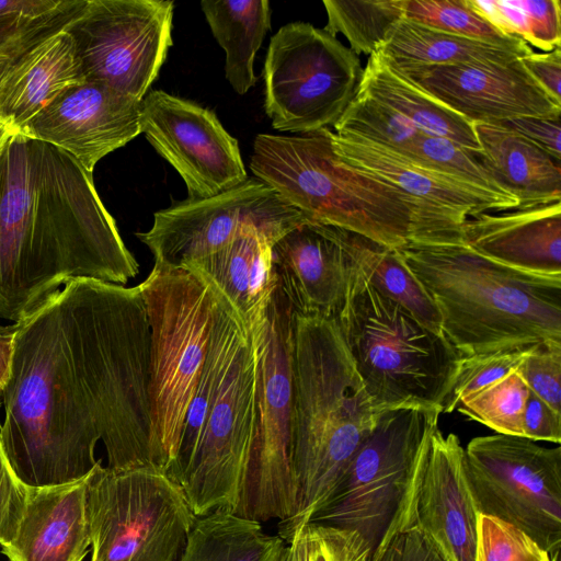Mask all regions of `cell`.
<instances>
[{
  "label": "cell",
  "mask_w": 561,
  "mask_h": 561,
  "mask_svg": "<svg viewBox=\"0 0 561 561\" xmlns=\"http://www.w3.org/2000/svg\"><path fill=\"white\" fill-rule=\"evenodd\" d=\"M141 133L183 179L188 198H207L249 178L238 141L209 108L161 90L141 101Z\"/></svg>",
  "instance_id": "obj_16"
},
{
  "label": "cell",
  "mask_w": 561,
  "mask_h": 561,
  "mask_svg": "<svg viewBox=\"0 0 561 561\" xmlns=\"http://www.w3.org/2000/svg\"><path fill=\"white\" fill-rule=\"evenodd\" d=\"M527 18L526 44L551 51L561 44L559 0H520Z\"/></svg>",
  "instance_id": "obj_43"
},
{
  "label": "cell",
  "mask_w": 561,
  "mask_h": 561,
  "mask_svg": "<svg viewBox=\"0 0 561 561\" xmlns=\"http://www.w3.org/2000/svg\"><path fill=\"white\" fill-rule=\"evenodd\" d=\"M256 356V425L234 514L283 522L296 507L291 468L293 340L295 311L276 283L247 325Z\"/></svg>",
  "instance_id": "obj_9"
},
{
  "label": "cell",
  "mask_w": 561,
  "mask_h": 561,
  "mask_svg": "<svg viewBox=\"0 0 561 561\" xmlns=\"http://www.w3.org/2000/svg\"><path fill=\"white\" fill-rule=\"evenodd\" d=\"M277 561H306V541L302 529L285 546Z\"/></svg>",
  "instance_id": "obj_49"
},
{
  "label": "cell",
  "mask_w": 561,
  "mask_h": 561,
  "mask_svg": "<svg viewBox=\"0 0 561 561\" xmlns=\"http://www.w3.org/2000/svg\"><path fill=\"white\" fill-rule=\"evenodd\" d=\"M351 257L345 296L333 319L374 405L443 413L461 357L444 335L377 291Z\"/></svg>",
  "instance_id": "obj_6"
},
{
  "label": "cell",
  "mask_w": 561,
  "mask_h": 561,
  "mask_svg": "<svg viewBox=\"0 0 561 561\" xmlns=\"http://www.w3.org/2000/svg\"><path fill=\"white\" fill-rule=\"evenodd\" d=\"M293 381L296 507L278 524L286 543L328 501L379 412L333 318L295 312Z\"/></svg>",
  "instance_id": "obj_4"
},
{
  "label": "cell",
  "mask_w": 561,
  "mask_h": 561,
  "mask_svg": "<svg viewBox=\"0 0 561 561\" xmlns=\"http://www.w3.org/2000/svg\"><path fill=\"white\" fill-rule=\"evenodd\" d=\"M516 131L545 150L552 158L561 159V127L560 119L538 117H515L497 123Z\"/></svg>",
  "instance_id": "obj_45"
},
{
  "label": "cell",
  "mask_w": 561,
  "mask_h": 561,
  "mask_svg": "<svg viewBox=\"0 0 561 561\" xmlns=\"http://www.w3.org/2000/svg\"><path fill=\"white\" fill-rule=\"evenodd\" d=\"M170 0H79L64 27L85 81L142 101L172 46Z\"/></svg>",
  "instance_id": "obj_14"
},
{
  "label": "cell",
  "mask_w": 561,
  "mask_h": 561,
  "mask_svg": "<svg viewBox=\"0 0 561 561\" xmlns=\"http://www.w3.org/2000/svg\"><path fill=\"white\" fill-rule=\"evenodd\" d=\"M201 8L226 53V79L238 94L247 93L257 80L254 58L271 28L270 2L203 0Z\"/></svg>",
  "instance_id": "obj_29"
},
{
  "label": "cell",
  "mask_w": 561,
  "mask_h": 561,
  "mask_svg": "<svg viewBox=\"0 0 561 561\" xmlns=\"http://www.w3.org/2000/svg\"><path fill=\"white\" fill-rule=\"evenodd\" d=\"M91 561H178L197 518L181 485L154 468L87 478Z\"/></svg>",
  "instance_id": "obj_10"
},
{
  "label": "cell",
  "mask_w": 561,
  "mask_h": 561,
  "mask_svg": "<svg viewBox=\"0 0 561 561\" xmlns=\"http://www.w3.org/2000/svg\"><path fill=\"white\" fill-rule=\"evenodd\" d=\"M272 247L266 237L250 231L182 267L202 273L248 325L260 312L276 283Z\"/></svg>",
  "instance_id": "obj_26"
},
{
  "label": "cell",
  "mask_w": 561,
  "mask_h": 561,
  "mask_svg": "<svg viewBox=\"0 0 561 561\" xmlns=\"http://www.w3.org/2000/svg\"><path fill=\"white\" fill-rule=\"evenodd\" d=\"M15 324L0 325V392L10 374L14 352Z\"/></svg>",
  "instance_id": "obj_48"
},
{
  "label": "cell",
  "mask_w": 561,
  "mask_h": 561,
  "mask_svg": "<svg viewBox=\"0 0 561 561\" xmlns=\"http://www.w3.org/2000/svg\"><path fill=\"white\" fill-rule=\"evenodd\" d=\"M530 392L561 413V342L533 346L518 366Z\"/></svg>",
  "instance_id": "obj_40"
},
{
  "label": "cell",
  "mask_w": 561,
  "mask_h": 561,
  "mask_svg": "<svg viewBox=\"0 0 561 561\" xmlns=\"http://www.w3.org/2000/svg\"><path fill=\"white\" fill-rule=\"evenodd\" d=\"M64 25L0 69V121L16 133L26 134L48 105L85 81L75 41Z\"/></svg>",
  "instance_id": "obj_22"
},
{
  "label": "cell",
  "mask_w": 561,
  "mask_h": 561,
  "mask_svg": "<svg viewBox=\"0 0 561 561\" xmlns=\"http://www.w3.org/2000/svg\"><path fill=\"white\" fill-rule=\"evenodd\" d=\"M306 561H368L371 550L356 531L318 523L302 528Z\"/></svg>",
  "instance_id": "obj_41"
},
{
  "label": "cell",
  "mask_w": 561,
  "mask_h": 561,
  "mask_svg": "<svg viewBox=\"0 0 561 561\" xmlns=\"http://www.w3.org/2000/svg\"><path fill=\"white\" fill-rule=\"evenodd\" d=\"M465 478L478 514L507 523L549 553L561 548V447L493 434L463 448Z\"/></svg>",
  "instance_id": "obj_12"
},
{
  "label": "cell",
  "mask_w": 561,
  "mask_h": 561,
  "mask_svg": "<svg viewBox=\"0 0 561 561\" xmlns=\"http://www.w3.org/2000/svg\"><path fill=\"white\" fill-rule=\"evenodd\" d=\"M529 388L518 368L463 399L456 409L497 434L524 437Z\"/></svg>",
  "instance_id": "obj_33"
},
{
  "label": "cell",
  "mask_w": 561,
  "mask_h": 561,
  "mask_svg": "<svg viewBox=\"0 0 561 561\" xmlns=\"http://www.w3.org/2000/svg\"><path fill=\"white\" fill-rule=\"evenodd\" d=\"M477 561H560L518 528L478 514Z\"/></svg>",
  "instance_id": "obj_38"
},
{
  "label": "cell",
  "mask_w": 561,
  "mask_h": 561,
  "mask_svg": "<svg viewBox=\"0 0 561 561\" xmlns=\"http://www.w3.org/2000/svg\"><path fill=\"white\" fill-rule=\"evenodd\" d=\"M397 252L460 357L561 342V276L506 266L465 242L410 243Z\"/></svg>",
  "instance_id": "obj_5"
},
{
  "label": "cell",
  "mask_w": 561,
  "mask_h": 561,
  "mask_svg": "<svg viewBox=\"0 0 561 561\" xmlns=\"http://www.w3.org/2000/svg\"><path fill=\"white\" fill-rule=\"evenodd\" d=\"M79 0H0V47L64 25Z\"/></svg>",
  "instance_id": "obj_37"
},
{
  "label": "cell",
  "mask_w": 561,
  "mask_h": 561,
  "mask_svg": "<svg viewBox=\"0 0 561 561\" xmlns=\"http://www.w3.org/2000/svg\"><path fill=\"white\" fill-rule=\"evenodd\" d=\"M26 497L24 486L13 474L0 446V546L10 543L20 525Z\"/></svg>",
  "instance_id": "obj_44"
},
{
  "label": "cell",
  "mask_w": 561,
  "mask_h": 561,
  "mask_svg": "<svg viewBox=\"0 0 561 561\" xmlns=\"http://www.w3.org/2000/svg\"><path fill=\"white\" fill-rule=\"evenodd\" d=\"M391 67L471 124L515 117L560 119L561 105L538 85L519 58L504 64Z\"/></svg>",
  "instance_id": "obj_17"
},
{
  "label": "cell",
  "mask_w": 561,
  "mask_h": 561,
  "mask_svg": "<svg viewBox=\"0 0 561 561\" xmlns=\"http://www.w3.org/2000/svg\"><path fill=\"white\" fill-rule=\"evenodd\" d=\"M407 525L423 530L447 561H477L478 513L465 478L463 447L438 426L422 454Z\"/></svg>",
  "instance_id": "obj_19"
},
{
  "label": "cell",
  "mask_w": 561,
  "mask_h": 561,
  "mask_svg": "<svg viewBox=\"0 0 561 561\" xmlns=\"http://www.w3.org/2000/svg\"><path fill=\"white\" fill-rule=\"evenodd\" d=\"M330 128L299 136L259 134L250 169L308 220L398 250L410 243H461L467 219L344 162Z\"/></svg>",
  "instance_id": "obj_3"
},
{
  "label": "cell",
  "mask_w": 561,
  "mask_h": 561,
  "mask_svg": "<svg viewBox=\"0 0 561 561\" xmlns=\"http://www.w3.org/2000/svg\"><path fill=\"white\" fill-rule=\"evenodd\" d=\"M477 151L463 148L450 139L419 131L400 154L478 187L516 198L500 186L492 171L478 157Z\"/></svg>",
  "instance_id": "obj_36"
},
{
  "label": "cell",
  "mask_w": 561,
  "mask_h": 561,
  "mask_svg": "<svg viewBox=\"0 0 561 561\" xmlns=\"http://www.w3.org/2000/svg\"><path fill=\"white\" fill-rule=\"evenodd\" d=\"M359 57L310 23L282 26L265 57L264 107L274 129L309 134L334 126L353 99Z\"/></svg>",
  "instance_id": "obj_11"
},
{
  "label": "cell",
  "mask_w": 561,
  "mask_h": 561,
  "mask_svg": "<svg viewBox=\"0 0 561 561\" xmlns=\"http://www.w3.org/2000/svg\"><path fill=\"white\" fill-rule=\"evenodd\" d=\"M356 91L387 105L424 134L480 150L473 125L401 76L378 48L368 57Z\"/></svg>",
  "instance_id": "obj_27"
},
{
  "label": "cell",
  "mask_w": 561,
  "mask_h": 561,
  "mask_svg": "<svg viewBox=\"0 0 561 561\" xmlns=\"http://www.w3.org/2000/svg\"><path fill=\"white\" fill-rule=\"evenodd\" d=\"M404 18L426 27L492 44L531 49L506 36L473 11L466 0H405Z\"/></svg>",
  "instance_id": "obj_34"
},
{
  "label": "cell",
  "mask_w": 561,
  "mask_h": 561,
  "mask_svg": "<svg viewBox=\"0 0 561 561\" xmlns=\"http://www.w3.org/2000/svg\"><path fill=\"white\" fill-rule=\"evenodd\" d=\"M520 62L538 83V85L548 94V96L558 105H561V49L554 48L547 53H534L520 57Z\"/></svg>",
  "instance_id": "obj_47"
},
{
  "label": "cell",
  "mask_w": 561,
  "mask_h": 561,
  "mask_svg": "<svg viewBox=\"0 0 561 561\" xmlns=\"http://www.w3.org/2000/svg\"><path fill=\"white\" fill-rule=\"evenodd\" d=\"M0 407H2V403H1V392H0Z\"/></svg>",
  "instance_id": "obj_51"
},
{
  "label": "cell",
  "mask_w": 561,
  "mask_h": 561,
  "mask_svg": "<svg viewBox=\"0 0 561 561\" xmlns=\"http://www.w3.org/2000/svg\"><path fill=\"white\" fill-rule=\"evenodd\" d=\"M138 272L92 173L12 134L0 153V317L21 321L73 279L126 285Z\"/></svg>",
  "instance_id": "obj_2"
},
{
  "label": "cell",
  "mask_w": 561,
  "mask_h": 561,
  "mask_svg": "<svg viewBox=\"0 0 561 561\" xmlns=\"http://www.w3.org/2000/svg\"><path fill=\"white\" fill-rule=\"evenodd\" d=\"M439 415L437 409L416 405L379 411L371 432L309 523L354 530L371 553L403 528L422 454Z\"/></svg>",
  "instance_id": "obj_8"
},
{
  "label": "cell",
  "mask_w": 561,
  "mask_h": 561,
  "mask_svg": "<svg viewBox=\"0 0 561 561\" xmlns=\"http://www.w3.org/2000/svg\"><path fill=\"white\" fill-rule=\"evenodd\" d=\"M308 220L271 186L257 179L207 198H187L153 215V224L137 237L161 268H178L201 260L239 236L256 231L273 244Z\"/></svg>",
  "instance_id": "obj_15"
},
{
  "label": "cell",
  "mask_w": 561,
  "mask_h": 561,
  "mask_svg": "<svg viewBox=\"0 0 561 561\" xmlns=\"http://www.w3.org/2000/svg\"><path fill=\"white\" fill-rule=\"evenodd\" d=\"M141 101L84 81L55 100L26 134L72 157L92 173L96 163L141 133Z\"/></svg>",
  "instance_id": "obj_18"
},
{
  "label": "cell",
  "mask_w": 561,
  "mask_h": 561,
  "mask_svg": "<svg viewBox=\"0 0 561 561\" xmlns=\"http://www.w3.org/2000/svg\"><path fill=\"white\" fill-rule=\"evenodd\" d=\"M150 330L151 454L167 473L203 370L215 314V289L190 267L153 266L140 283Z\"/></svg>",
  "instance_id": "obj_7"
},
{
  "label": "cell",
  "mask_w": 561,
  "mask_h": 561,
  "mask_svg": "<svg viewBox=\"0 0 561 561\" xmlns=\"http://www.w3.org/2000/svg\"><path fill=\"white\" fill-rule=\"evenodd\" d=\"M463 242L506 266L561 276V202L527 209L481 213L461 227Z\"/></svg>",
  "instance_id": "obj_23"
},
{
  "label": "cell",
  "mask_w": 561,
  "mask_h": 561,
  "mask_svg": "<svg viewBox=\"0 0 561 561\" xmlns=\"http://www.w3.org/2000/svg\"><path fill=\"white\" fill-rule=\"evenodd\" d=\"M330 139L334 152L347 164L462 217L511 210L518 206L517 198L478 187L359 137L330 131Z\"/></svg>",
  "instance_id": "obj_21"
},
{
  "label": "cell",
  "mask_w": 561,
  "mask_h": 561,
  "mask_svg": "<svg viewBox=\"0 0 561 561\" xmlns=\"http://www.w3.org/2000/svg\"><path fill=\"white\" fill-rule=\"evenodd\" d=\"M15 324L0 446L26 488L154 468L150 330L140 284L73 279ZM156 469V468H154Z\"/></svg>",
  "instance_id": "obj_1"
},
{
  "label": "cell",
  "mask_w": 561,
  "mask_h": 561,
  "mask_svg": "<svg viewBox=\"0 0 561 561\" xmlns=\"http://www.w3.org/2000/svg\"><path fill=\"white\" fill-rule=\"evenodd\" d=\"M530 348L461 357L443 413L454 411L467 397L518 368Z\"/></svg>",
  "instance_id": "obj_39"
},
{
  "label": "cell",
  "mask_w": 561,
  "mask_h": 561,
  "mask_svg": "<svg viewBox=\"0 0 561 561\" xmlns=\"http://www.w3.org/2000/svg\"><path fill=\"white\" fill-rule=\"evenodd\" d=\"M346 230L306 220L272 247V266L294 311L333 318L352 268Z\"/></svg>",
  "instance_id": "obj_20"
},
{
  "label": "cell",
  "mask_w": 561,
  "mask_h": 561,
  "mask_svg": "<svg viewBox=\"0 0 561 561\" xmlns=\"http://www.w3.org/2000/svg\"><path fill=\"white\" fill-rule=\"evenodd\" d=\"M87 478L26 488L23 515L13 540L2 547L9 561H82L91 546Z\"/></svg>",
  "instance_id": "obj_24"
},
{
  "label": "cell",
  "mask_w": 561,
  "mask_h": 561,
  "mask_svg": "<svg viewBox=\"0 0 561 561\" xmlns=\"http://www.w3.org/2000/svg\"><path fill=\"white\" fill-rule=\"evenodd\" d=\"M347 243L354 262L377 291L401 306L426 329L444 335L438 309L397 250L351 231H347Z\"/></svg>",
  "instance_id": "obj_31"
},
{
  "label": "cell",
  "mask_w": 561,
  "mask_h": 561,
  "mask_svg": "<svg viewBox=\"0 0 561 561\" xmlns=\"http://www.w3.org/2000/svg\"><path fill=\"white\" fill-rule=\"evenodd\" d=\"M322 3L328 16L323 30L332 36L341 33L357 56L369 57L404 18L405 0H324Z\"/></svg>",
  "instance_id": "obj_32"
},
{
  "label": "cell",
  "mask_w": 561,
  "mask_h": 561,
  "mask_svg": "<svg viewBox=\"0 0 561 561\" xmlns=\"http://www.w3.org/2000/svg\"><path fill=\"white\" fill-rule=\"evenodd\" d=\"M378 49L392 66L504 64L533 51L436 31L405 18Z\"/></svg>",
  "instance_id": "obj_28"
},
{
  "label": "cell",
  "mask_w": 561,
  "mask_h": 561,
  "mask_svg": "<svg viewBox=\"0 0 561 561\" xmlns=\"http://www.w3.org/2000/svg\"><path fill=\"white\" fill-rule=\"evenodd\" d=\"M333 128L335 134L356 136L399 153L420 131L387 105L358 91Z\"/></svg>",
  "instance_id": "obj_35"
},
{
  "label": "cell",
  "mask_w": 561,
  "mask_h": 561,
  "mask_svg": "<svg viewBox=\"0 0 561 561\" xmlns=\"http://www.w3.org/2000/svg\"><path fill=\"white\" fill-rule=\"evenodd\" d=\"M524 437L535 442H561V413L552 410L533 392H529L525 408Z\"/></svg>",
  "instance_id": "obj_46"
},
{
  "label": "cell",
  "mask_w": 561,
  "mask_h": 561,
  "mask_svg": "<svg viewBox=\"0 0 561 561\" xmlns=\"http://www.w3.org/2000/svg\"><path fill=\"white\" fill-rule=\"evenodd\" d=\"M14 133L15 130L12 127L0 121V153L2 152L11 135Z\"/></svg>",
  "instance_id": "obj_50"
},
{
  "label": "cell",
  "mask_w": 561,
  "mask_h": 561,
  "mask_svg": "<svg viewBox=\"0 0 561 561\" xmlns=\"http://www.w3.org/2000/svg\"><path fill=\"white\" fill-rule=\"evenodd\" d=\"M481 161L518 199L515 209L561 202V164L520 134L499 124H472Z\"/></svg>",
  "instance_id": "obj_25"
},
{
  "label": "cell",
  "mask_w": 561,
  "mask_h": 561,
  "mask_svg": "<svg viewBox=\"0 0 561 561\" xmlns=\"http://www.w3.org/2000/svg\"><path fill=\"white\" fill-rule=\"evenodd\" d=\"M368 561H447L435 542L417 526L407 525L387 538Z\"/></svg>",
  "instance_id": "obj_42"
},
{
  "label": "cell",
  "mask_w": 561,
  "mask_h": 561,
  "mask_svg": "<svg viewBox=\"0 0 561 561\" xmlns=\"http://www.w3.org/2000/svg\"><path fill=\"white\" fill-rule=\"evenodd\" d=\"M285 546L261 523L218 510L196 518L178 561H277Z\"/></svg>",
  "instance_id": "obj_30"
},
{
  "label": "cell",
  "mask_w": 561,
  "mask_h": 561,
  "mask_svg": "<svg viewBox=\"0 0 561 561\" xmlns=\"http://www.w3.org/2000/svg\"><path fill=\"white\" fill-rule=\"evenodd\" d=\"M255 425L256 356L241 320L198 445L180 483L197 517L237 508Z\"/></svg>",
  "instance_id": "obj_13"
}]
</instances>
